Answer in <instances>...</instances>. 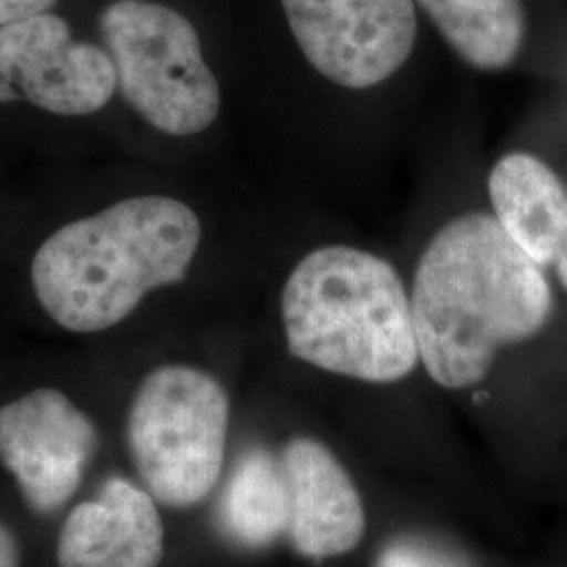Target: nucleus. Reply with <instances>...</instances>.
Listing matches in <instances>:
<instances>
[{
    "label": "nucleus",
    "mask_w": 567,
    "mask_h": 567,
    "mask_svg": "<svg viewBox=\"0 0 567 567\" xmlns=\"http://www.w3.org/2000/svg\"><path fill=\"white\" fill-rule=\"evenodd\" d=\"M288 486V529L292 547L307 559H332L365 536L362 496L344 466L311 437H295L280 456Z\"/></svg>",
    "instance_id": "9d476101"
},
{
    "label": "nucleus",
    "mask_w": 567,
    "mask_h": 567,
    "mask_svg": "<svg viewBox=\"0 0 567 567\" xmlns=\"http://www.w3.org/2000/svg\"><path fill=\"white\" fill-rule=\"evenodd\" d=\"M0 567H21V550L18 538L7 526L0 524Z\"/></svg>",
    "instance_id": "dca6fc26"
},
{
    "label": "nucleus",
    "mask_w": 567,
    "mask_h": 567,
    "mask_svg": "<svg viewBox=\"0 0 567 567\" xmlns=\"http://www.w3.org/2000/svg\"><path fill=\"white\" fill-rule=\"evenodd\" d=\"M118 89L107 51L74 41L70 23L49 13L0 28V103L28 102L55 116H91Z\"/></svg>",
    "instance_id": "0eeeda50"
},
{
    "label": "nucleus",
    "mask_w": 567,
    "mask_h": 567,
    "mask_svg": "<svg viewBox=\"0 0 567 567\" xmlns=\"http://www.w3.org/2000/svg\"><path fill=\"white\" fill-rule=\"evenodd\" d=\"M231 402L203 368L164 364L143 377L126 414V444L143 487L171 508L200 505L224 473Z\"/></svg>",
    "instance_id": "20e7f679"
},
{
    "label": "nucleus",
    "mask_w": 567,
    "mask_h": 567,
    "mask_svg": "<svg viewBox=\"0 0 567 567\" xmlns=\"http://www.w3.org/2000/svg\"><path fill=\"white\" fill-rule=\"evenodd\" d=\"M97 447V426L60 389L39 386L0 405V463L39 515L79 492Z\"/></svg>",
    "instance_id": "6e6552de"
},
{
    "label": "nucleus",
    "mask_w": 567,
    "mask_h": 567,
    "mask_svg": "<svg viewBox=\"0 0 567 567\" xmlns=\"http://www.w3.org/2000/svg\"><path fill=\"white\" fill-rule=\"evenodd\" d=\"M309 68L344 93L393 81L419 41L414 0H280Z\"/></svg>",
    "instance_id": "423d86ee"
},
{
    "label": "nucleus",
    "mask_w": 567,
    "mask_h": 567,
    "mask_svg": "<svg viewBox=\"0 0 567 567\" xmlns=\"http://www.w3.org/2000/svg\"><path fill=\"white\" fill-rule=\"evenodd\" d=\"M198 213L142 194L61 225L34 252L30 280L44 313L76 334L124 322L143 299L182 284L203 246Z\"/></svg>",
    "instance_id": "f03ea898"
},
{
    "label": "nucleus",
    "mask_w": 567,
    "mask_h": 567,
    "mask_svg": "<svg viewBox=\"0 0 567 567\" xmlns=\"http://www.w3.org/2000/svg\"><path fill=\"white\" fill-rule=\"evenodd\" d=\"M487 208L553 284L567 292V182L527 147L501 154L487 171Z\"/></svg>",
    "instance_id": "1a4fd4ad"
},
{
    "label": "nucleus",
    "mask_w": 567,
    "mask_h": 567,
    "mask_svg": "<svg viewBox=\"0 0 567 567\" xmlns=\"http://www.w3.org/2000/svg\"><path fill=\"white\" fill-rule=\"evenodd\" d=\"M164 524L154 496L110 477L93 501L72 508L58 536V567H161Z\"/></svg>",
    "instance_id": "9b49d317"
},
{
    "label": "nucleus",
    "mask_w": 567,
    "mask_h": 567,
    "mask_svg": "<svg viewBox=\"0 0 567 567\" xmlns=\"http://www.w3.org/2000/svg\"><path fill=\"white\" fill-rule=\"evenodd\" d=\"M280 318L288 353L328 374L391 385L421 365L408 284L364 246L326 243L303 252L284 280Z\"/></svg>",
    "instance_id": "7ed1b4c3"
},
{
    "label": "nucleus",
    "mask_w": 567,
    "mask_h": 567,
    "mask_svg": "<svg viewBox=\"0 0 567 567\" xmlns=\"http://www.w3.org/2000/svg\"><path fill=\"white\" fill-rule=\"evenodd\" d=\"M421 365L435 385L484 383L498 355L543 334L555 284L489 208L452 215L426 240L408 284Z\"/></svg>",
    "instance_id": "f257e3e1"
},
{
    "label": "nucleus",
    "mask_w": 567,
    "mask_h": 567,
    "mask_svg": "<svg viewBox=\"0 0 567 567\" xmlns=\"http://www.w3.org/2000/svg\"><path fill=\"white\" fill-rule=\"evenodd\" d=\"M122 100L158 133L189 140L221 114V84L194 23L152 0H116L100 18Z\"/></svg>",
    "instance_id": "39448f33"
},
{
    "label": "nucleus",
    "mask_w": 567,
    "mask_h": 567,
    "mask_svg": "<svg viewBox=\"0 0 567 567\" xmlns=\"http://www.w3.org/2000/svg\"><path fill=\"white\" fill-rule=\"evenodd\" d=\"M58 0H0V28L49 13Z\"/></svg>",
    "instance_id": "2eb2a0df"
},
{
    "label": "nucleus",
    "mask_w": 567,
    "mask_h": 567,
    "mask_svg": "<svg viewBox=\"0 0 567 567\" xmlns=\"http://www.w3.org/2000/svg\"><path fill=\"white\" fill-rule=\"evenodd\" d=\"M452 53L468 68L501 74L527 44L524 0H414Z\"/></svg>",
    "instance_id": "f8f14e48"
},
{
    "label": "nucleus",
    "mask_w": 567,
    "mask_h": 567,
    "mask_svg": "<svg viewBox=\"0 0 567 567\" xmlns=\"http://www.w3.org/2000/svg\"><path fill=\"white\" fill-rule=\"evenodd\" d=\"M379 567H450L421 548L402 545L386 548L379 559Z\"/></svg>",
    "instance_id": "4468645a"
},
{
    "label": "nucleus",
    "mask_w": 567,
    "mask_h": 567,
    "mask_svg": "<svg viewBox=\"0 0 567 567\" xmlns=\"http://www.w3.org/2000/svg\"><path fill=\"white\" fill-rule=\"evenodd\" d=\"M219 522L240 547L264 548L288 529V486L282 461L261 447L248 450L225 486Z\"/></svg>",
    "instance_id": "ddd939ff"
}]
</instances>
